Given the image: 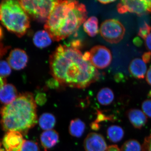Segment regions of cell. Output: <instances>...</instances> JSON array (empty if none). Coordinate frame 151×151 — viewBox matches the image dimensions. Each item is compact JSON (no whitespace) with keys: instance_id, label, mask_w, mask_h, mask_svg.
Returning a JSON list of instances; mask_svg holds the SVG:
<instances>
[{"instance_id":"7a4b0ae2","label":"cell","mask_w":151,"mask_h":151,"mask_svg":"<svg viewBox=\"0 0 151 151\" xmlns=\"http://www.w3.org/2000/svg\"><path fill=\"white\" fill-rule=\"evenodd\" d=\"M87 18L85 6L76 1H57L44 28L52 40L65 39L78 30Z\"/></svg>"},{"instance_id":"74e56055","label":"cell","mask_w":151,"mask_h":151,"mask_svg":"<svg viewBox=\"0 0 151 151\" xmlns=\"http://www.w3.org/2000/svg\"><path fill=\"white\" fill-rule=\"evenodd\" d=\"M91 127H92V129L94 130H98L99 129V128H100L99 124L94 122L92 123V124H91Z\"/></svg>"},{"instance_id":"9c48e42d","label":"cell","mask_w":151,"mask_h":151,"mask_svg":"<svg viewBox=\"0 0 151 151\" xmlns=\"http://www.w3.org/2000/svg\"><path fill=\"white\" fill-rule=\"evenodd\" d=\"M24 141L21 133L10 131L4 136L2 143L6 151H21Z\"/></svg>"},{"instance_id":"44dd1931","label":"cell","mask_w":151,"mask_h":151,"mask_svg":"<svg viewBox=\"0 0 151 151\" xmlns=\"http://www.w3.org/2000/svg\"><path fill=\"white\" fill-rule=\"evenodd\" d=\"M107 136L109 140L117 143L122 140L124 137V132L122 127L116 125H112L108 128Z\"/></svg>"},{"instance_id":"83f0119b","label":"cell","mask_w":151,"mask_h":151,"mask_svg":"<svg viewBox=\"0 0 151 151\" xmlns=\"http://www.w3.org/2000/svg\"><path fill=\"white\" fill-rule=\"evenodd\" d=\"M142 150L151 151V134L145 139L142 146Z\"/></svg>"},{"instance_id":"30bf717a","label":"cell","mask_w":151,"mask_h":151,"mask_svg":"<svg viewBox=\"0 0 151 151\" xmlns=\"http://www.w3.org/2000/svg\"><path fill=\"white\" fill-rule=\"evenodd\" d=\"M84 147L86 151H106L108 147L103 136L94 132L89 133L86 136Z\"/></svg>"},{"instance_id":"8d00e7d4","label":"cell","mask_w":151,"mask_h":151,"mask_svg":"<svg viewBox=\"0 0 151 151\" xmlns=\"http://www.w3.org/2000/svg\"><path fill=\"white\" fill-rule=\"evenodd\" d=\"M133 42L134 44L137 46L139 47L141 46L142 44V40L139 37H136L134 38L133 40Z\"/></svg>"},{"instance_id":"d6a6232c","label":"cell","mask_w":151,"mask_h":151,"mask_svg":"<svg viewBox=\"0 0 151 151\" xmlns=\"http://www.w3.org/2000/svg\"><path fill=\"white\" fill-rule=\"evenodd\" d=\"M81 46V42L80 40H76L72 41L70 44V47L78 49Z\"/></svg>"},{"instance_id":"4fadbf2b","label":"cell","mask_w":151,"mask_h":151,"mask_svg":"<svg viewBox=\"0 0 151 151\" xmlns=\"http://www.w3.org/2000/svg\"><path fill=\"white\" fill-rule=\"evenodd\" d=\"M129 70L133 77L138 79H143L147 73V66L142 60L136 58L133 59L130 63Z\"/></svg>"},{"instance_id":"d6986e66","label":"cell","mask_w":151,"mask_h":151,"mask_svg":"<svg viewBox=\"0 0 151 151\" xmlns=\"http://www.w3.org/2000/svg\"><path fill=\"white\" fill-rule=\"evenodd\" d=\"M97 98L98 103L103 105H110L114 99V94L112 89L105 87L97 93Z\"/></svg>"},{"instance_id":"9a60e30c","label":"cell","mask_w":151,"mask_h":151,"mask_svg":"<svg viewBox=\"0 0 151 151\" xmlns=\"http://www.w3.org/2000/svg\"><path fill=\"white\" fill-rule=\"evenodd\" d=\"M17 91L12 84H5L0 89V101L8 105L15 100L18 96Z\"/></svg>"},{"instance_id":"4316f807","label":"cell","mask_w":151,"mask_h":151,"mask_svg":"<svg viewBox=\"0 0 151 151\" xmlns=\"http://www.w3.org/2000/svg\"><path fill=\"white\" fill-rule=\"evenodd\" d=\"M35 103L37 105H43L46 103L47 98L46 94L43 93H39L37 94L35 98Z\"/></svg>"},{"instance_id":"7c38bea8","label":"cell","mask_w":151,"mask_h":151,"mask_svg":"<svg viewBox=\"0 0 151 151\" xmlns=\"http://www.w3.org/2000/svg\"><path fill=\"white\" fill-rule=\"evenodd\" d=\"M59 139V134L55 130H47L42 132L40 140L45 151H47L53 147L58 142Z\"/></svg>"},{"instance_id":"e575fe53","label":"cell","mask_w":151,"mask_h":151,"mask_svg":"<svg viewBox=\"0 0 151 151\" xmlns=\"http://www.w3.org/2000/svg\"><path fill=\"white\" fill-rule=\"evenodd\" d=\"M146 81L151 86V66L146 74Z\"/></svg>"},{"instance_id":"ffe728a7","label":"cell","mask_w":151,"mask_h":151,"mask_svg":"<svg viewBox=\"0 0 151 151\" xmlns=\"http://www.w3.org/2000/svg\"><path fill=\"white\" fill-rule=\"evenodd\" d=\"M83 27L89 36L94 37L99 33L98 19L95 17H90L84 22Z\"/></svg>"},{"instance_id":"7bdbcfd3","label":"cell","mask_w":151,"mask_h":151,"mask_svg":"<svg viewBox=\"0 0 151 151\" xmlns=\"http://www.w3.org/2000/svg\"><path fill=\"white\" fill-rule=\"evenodd\" d=\"M1 143L0 142V147H1Z\"/></svg>"},{"instance_id":"277c9868","label":"cell","mask_w":151,"mask_h":151,"mask_svg":"<svg viewBox=\"0 0 151 151\" xmlns=\"http://www.w3.org/2000/svg\"><path fill=\"white\" fill-rule=\"evenodd\" d=\"M0 22L11 32L22 37L30 27V19L19 1L0 2Z\"/></svg>"},{"instance_id":"836d02e7","label":"cell","mask_w":151,"mask_h":151,"mask_svg":"<svg viewBox=\"0 0 151 151\" xmlns=\"http://www.w3.org/2000/svg\"><path fill=\"white\" fill-rule=\"evenodd\" d=\"M58 84H59V83L55 79H53V80H52V81H48L47 83V86L49 87L53 88L58 87Z\"/></svg>"},{"instance_id":"d590c367","label":"cell","mask_w":151,"mask_h":151,"mask_svg":"<svg viewBox=\"0 0 151 151\" xmlns=\"http://www.w3.org/2000/svg\"><path fill=\"white\" fill-rule=\"evenodd\" d=\"M106 151H121V150L119 149L118 146L112 145L108 147Z\"/></svg>"},{"instance_id":"f1b7e54d","label":"cell","mask_w":151,"mask_h":151,"mask_svg":"<svg viewBox=\"0 0 151 151\" xmlns=\"http://www.w3.org/2000/svg\"><path fill=\"white\" fill-rule=\"evenodd\" d=\"M111 118L108 116H105L104 114H103L100 111H97V119L94 122L98 124L99 122L105 121V120H111Z\"/></svg>"},{"instance_id":"f35d334b","label":"cell","mask_w":151,"mask_h":151,"mask_svg":"<svg viewBox=\"0 0 151 151\" xmlns=\"http://www.w3.org/2000/svg\"><path fill=\"white\" fill-rule=\"evenodd\" d=\"M116 1H112V0H103V1H98L100 3L104 4H110V3L114 2Z\"/></svg>"},{"instance_id":"ab89813d","label":"cell","mask_w":151,"mask_h":151,"mask_svg":"<svg viewBox=\"0 0 151 151\" xmlns=\"http://www.w3.org/2000/svg\"><path fill=\"white\" fill-rule=\"evenodd\" d=\"M6 80L4 78L0 77V89L5 84Z\"/></svg>"},{"instance_id":"b9f144b4","label":"cell","mask_w":151,"mask_h":151,"mask_svg":"<svg viewBox=\"0 0 151 151\" xmlns=\"http://www.w3.org/2000/svg\"><path fill=\"white\" fill-rule=\"evenodd\" d=\"M0 151H5V150H4V149L1 148H0Z\"/></svg>"},{"instance_id":"5b68a950","label":"cell","mask_w":151,"mask_h":151,"mask_svg":"<svg viewBox=\"0 0 151 151\" xmlns=\"http://www.w3.org/2000/svg\"><path fill=\"white\" fill-rule=\"evenodd\" d=\"M29 17L40 22H46L57 1L23 0L19 1Z\"/></svg>"},{"instance_id":"7402d4cb","label":"cell","mask_w":151,"mask_h":151,"mask_svg":"<svg viewBox=\"0 0 151 151\" xmlns=\"http://www.w3.org/2000/svg\"><path fill=\"white\" fill-rule=\"evenodd\" d=\"M142 147L136 140L127 141L122 146L121 151H141Z\"/></svg>"},{"instance_id":"e0dca14e","label":"cell","mask_w":151,"mask_h":151,"mask_svg":"<svg viewBox=\"0 0 151 151\" xmlns=\"http://www.w3.org/2000/svg\"><path fill=\"white\" fill-rule=\"evenodd\" d=\"M85 128L86 126L83 121L79 119H75L70 121L68 130L72 137L79 138L83 135Z\"/></svg>"},{"instance_id":"ac0fdd59","label":"cell","mask_w":151,"mask_h":151,"mask_svg":"<svg viewBox=\"0 0 151 151\" xmlns=\"http://www.w3.org/2000/svg\"><path fill=\"white\" fill-rule=\"evenodd\" d=\"M40 127L45 131L52 129L56 124V119L53 114L50 113H43L38 120Z\"/></svg>"},{"instance_id":"8992f818","label":"cell","mask_w":151,"mask_h":151,"mask_svg":"<svg viewBox=\"0 0 151 151\" xmlns=\"http://www.w3.org/2000/svg\"><path fill=\"white\" fill-rule=\"evenodd\" d=\"M100 35L107 42L119 43L125 35L126 29L123 24L116 19H109L103 22L100 26Z\"/></svg>"},{"instance_id":"484cf974","label":"cell","mask_w":151,"mask_h":151,"mask_svg":"<svg viewBox=\"0 0 151 151\" xmlns=\"http://www.w3.org/2000/svg\"><path fill=\"white\" fill-rule=\"evenodd\" d=\"M143 112L146 116L151 118V99H147L144 101L142 104Z\"/></svg>"},{"instance_id":"60d3db41","label":"cell","mask_w":151,"mask_h":151,"mask_svg":"<svg viewBox=\"0 0 151 151\" xmlns=\"http://www.w3.org/2000/svg\"><path fill=\"white\" fill-rule=\"evenodd\" d=\"M3 32L2 29L0 27V40L3 37Z\"/></svg>"},{"instance_id":"6da1fadb","label":"cell","mask_w":151,"mask_h":151,"mask_svg":"<svg viewBox=\"0 0 151 151\" xmlns=\"http://www.w3.org/2000/svg\"><path fill=\"white\" fill-rule=\"evenodd\" d=\"M50 68L54 79L63 86L84 89L96 82L100 73L77 49L59 45L50 55Z\"/></svg>"},{"instance_id":"603a6c76","label":"cell","mask_w":151,"mask_h":151,"mask_svg":"<svg viewBox=\"0 0 151 151\" xmlns=\"http://www.w3.org/2000/svg\"><path fill=\"white\" fill-rule=\"evenodd\" d=\"M12 72L11 66L4 60L0 61V77L4 78L9 76Z\"/></svg>"},{"instance_id":"d4e9b609","label":"cell","mask_w":151,"mask_h":151,"mask_svg":"<svg viewBox=\"0 0 151 151\" xmlns=\"http://www.w3.org/2000/svg\"><path fill=\"white\" fill-rule=\"evenodd\" d=\"M151 27L145 22V24L139 29L138 35L143 39L145 40L147 37L150 34Z\"/></svg>"},{"instance_id":"4dcf8cb0","label":"cell","mask_w":151,"mask_h":151,"mask_svg":"<svg viewBox=\"0 0 151 151\" xmlns=\"http://www.w3.org/2000/svg\"><path fill=\"white\" fill-rule=\"evenodd\" d=\"M9 48V47L4 46L0 42V58L6 54Z\"/></svg>"},{"instance_id":"f546056e","label":"cell","mask_w":151,"mask_h":151,"mask_svg":"<svg viewBox=\"0 0 151 151\" xmlns=\"http://www.w3.org/2000/svg\"><path fill=\"white\" fill-rule=\"evenodd\" d=\"M142 60L145 63H148L151 60V52L148 51L145 52L142 56Z\"/></svg>"},{"instance_id":"ba28073f","label":"cell","mask_w":151,"mask_h":151,"mask_svg":"<svg viewBox=\"0 0 151 151\" xmlns=\"http://www.w3.org/2000/svg\"><path fill=\"white\" fill-rule=\"evenodd\" d=\"M89 61L95 68L104 69L109 66L112 60L110 50L103 45L93 47L90 52Z\"/></svg>"},{"instance_id":"2e32d148","label":"cell","mask_w":151,"mask_h":151,"mask_svg":"<svg viewBox=\"0 0 151 151\" xmlns=\"http://www.w3.org/2000/svg\"><path fill=\"white\" fill-rule=\"evenodd\" d=\"M51 37L45 30H40L35 33L33 41L36 46L43 48L49 46L52 41Z\"/></svg>"},{"instance_id":"3957f363","label":"cell","mask_w":151,"mask_h":151,"mask_svg":"<svg viewBox=\"0 0 151 151\" xmlns=\"http://www.w3.org/2000/svg\"><path fill=\"white\" fill-rule=\"evenodd\" d=\"M1 124L6 132L26 134L37 122V105L33 94L27 92L4 106L1 111Z\"/></svg>"},{"instance_id":"cb8c5ba5","label":"cell","mask_w":151,"mask_h":151,"mask_svg":"<svg viewBox=\"0 0 151 151\" xmlns=\"http://www.w3.org/2000/svg\"><path fill=\"white\" fill-rule=\"evenodd\" d=\"M21 151H40L38 144L32 141L25 140Z\"/></svg>"},{"instance_id":"5bb4252c","label":"cell","mask_w":151,"mask_h":151,"mask_svg":"<svg viewBox=\"0 0 151 151\" xmlns=\"http://www.w3.org/2000/svg\"><path fill=\"white\" fill-rule=\"evenodd\" d=\"M127 116L131 124L137 129L142 128L147 121L145 114L139 109H130L128 111Z\"/></svg>"},{"instance_id":"8fae6325","label":"cell","mask_w":151,"mask_h":151,"mask_svg":"<svg viewBox=\"0 0 151 151\" xmlns=\"http://www.w3.org/2000/svg\"><path fill=\"white\" fill-rule=\"evenodd\" d=\"M7 60L11 68L14 70H20L27 65L28 56L24 50L16 48L11 51Z\"/></svg>"},{"instance_id":"1f68e13d","label":"cell","mask_w":151,"mask_h":151,"mask_svg":"<svg viewBox=\"0 0 151 151\" xmlns=\"http://www.w3.org/2000/svg\"><path fill=\"white\" fill-rule=\"evenodd\" d=\"M145 44L147 48L151 52V33L146 38Z\"/></svg>"},{"instance_id":"52a82bcc","label":"cell","mask_w":151,"mask_h":151,"mask_svg":"<svg viewBox=\"0 0 151 151\" xmlns=\"http://www.w3.org/2000/svg\"><path fill=\"white\" fill-rule=\"evenodd\" d=\"M117 8L119 14L129 12L141 17L151 13V0H124L119 3Z\"/></svg>"}]
</instances>
